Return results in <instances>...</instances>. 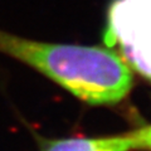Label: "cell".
I'll return each instance as SVG.
<instances>
[{
    "mask_svg": "<svg viewBox=\"0 0 151 151\" xmlns=\"http://www.w3.org/2000/svg\"><path fill=\"white\" fill-rule=\"evenodd\" d=\"M105 42L117 45L126 64L151 81V27L135 0H115L108 10Z\"/></svg>",
    "mask_w": 151,
    "mask_h": 151,
    "instance_id": "obj_2",
    "label": "cell"
},
{
    "mask_svg": "<svg viewBox=\"0 0 151 151\" xmlns=\"http://www.w3.org/2000/svg\"><path fill=\"white\" fill-rule=\"evenodd\" d=\"M135 3L145 20L151 27V0H135Z\"/></svg>",
    "mask_w": 151,
    "mask_h": 151,
    "instance_id": "obj_5",
    "label": "cell"
},
{
    "mask_svg": "<svg viewBox=\"0 0 151 151\" xmlns=\"http://www.w3.org/2000/svg\"><path fill=\"white\" fill-rule=\"evenodd\" d=\"M39 151H132L136 150L134 132L102 137L47 139L34 134Z\"/></svg>",
    "mask_w": 151,
    "mask_h": 151,
    "instance_id": "obj_3",
    "label": "cell"
},
{
    "mask_svg": "<svg viewBox=\"0 0 151 151\" xmlns=\"http://www.w3.org/2000/svg\"><path fill=\"white\" fill-rule=\"evenodd\" d=\"M132 132L136 141V150L151 151V125Z\"/></svg>",
    "mask_w": 151,
    "mask_h": 151,
    "instance_id": "obj_4",
    "label": "cell"
},
{
    "mask_svg": "<svg viewBox=\"0 0 151 151\" xmlns=\"http://www.w3.org/2000/svg\"><path fill=\"white\" fill-rule=\"evenodd\" d=\"M0 53L29 65L91 105H115L132 88V73L111 48L47 43L0 29Z\"/></svg>",
    "mask_w": 151,
    "mask_h": 151,
    "instance_id": "obj_1",
    "label": "cell"
}]
</instances>
